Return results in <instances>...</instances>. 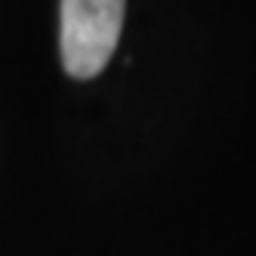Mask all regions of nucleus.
Returning <instances> with one entry per match:
<instances>
[{"instance_id": "obj_1", "label": "nucleus", "mask_w": 256, "mask_h": 256, "mask_svg": "<svg viewBox=\"0 0 256 256\" xmlns=\"http://www.w3.org/2000/svg\"><path fill=\"white\" fill-rule=\"evenodd\" d=\"M126 0H62V65L71 78L90 80L112 62Z\"/></svg>"}]
</instances>
